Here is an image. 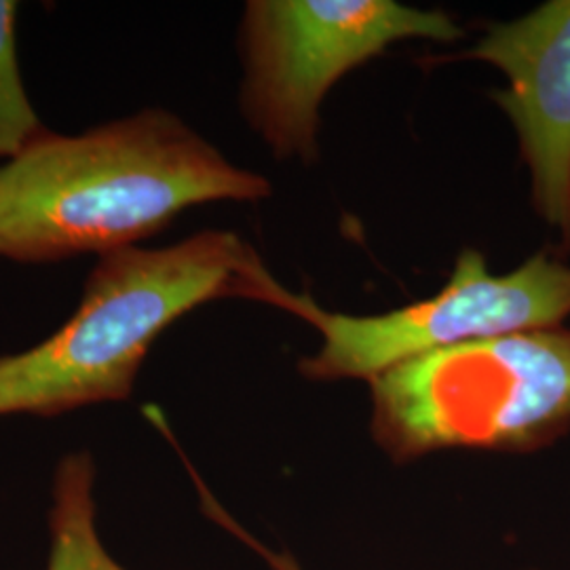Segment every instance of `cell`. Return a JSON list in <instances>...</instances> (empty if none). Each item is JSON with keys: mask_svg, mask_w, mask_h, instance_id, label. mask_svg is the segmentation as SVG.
Here are the masks:
<instances>
[{"mask_svg": "<svg viewBox=\"0 0 570 570\" xmlns=\"http://www.w3.org/2000/svg\"><path fill=\"white\" fill-rule=\"evenodd\" d=\"M271 197L176 115L148 108L81 136L45 129L0 165V258L23 265L112 254L209 202Z\"/></svg>", "mask_w": 570, "mask_h": 570, "instance_id": "1", "label": "cell"}, {"mask_svg": "<svg viewBox=\"0 0 570 570\" xmlns=\"http://www.w3.org/2000/svg\"><path fill=\"white\" fill-rule=\"evenodd\" d=\"M285 292L258 252L230 230L100 256L75 315L41 345L0 357V416H58L122 402L150 346L188 311L220 298L279 308Z\"/></svg>", "mask_w": 570, "mask_h": 570, "instance_id": "2", "label": "cell"}, {"mask_svg": "<svg viewBox=\"0 0 570 570\" xmlns=\"http://www.w3.org/2000/svg\"><path fill=\"white\" fill-rule=\"evenodd\" d=\"M372 438L395 463L440 450L532 452L570 429V330L431 351L370 381Z\"/></svg>", "mask_w": 570, "mask_h": 570, "instance_id": "3", "label": "cell"}, {"mask_svg": "<svg viewBox=\"0 0 570 570\" xmlns=\"http://www.w3.org/2000/svg\"><path fill=\"white\" fill-rule=\"evenodd\" d=\"M461 37L444 11L393 0H252L242 23V110L279 159L311 161L320 106L348 70L404 39Z\"/></svg>", "mask_w": 570, "mask_h": 570, "instance_id": "4", "label": "cell"}, {"mask_svg": "<svg viewBox=\"0 0 570 570\" xmlns=\"http://www.w3.org/2000/svg\"><path fill=\"white\" fill-rule=\"evenodd\" d=\"M279 308L320 330V351L301 362L308 381H372L407 360L469 341L551 330L570 315V266L546 252L508 275L465 247L449 284L435 296L383 315H346L308 294L285 292Z\"/></svg>", "mask_w": 570, "mask_h": 570, "instance_id": "5", "label": "cell"}, {"mask_svg": "<svg viewBox=\"0 0 570 570\" xmlns=\"http://www.w3.org/2000/svg\"><path fill=\"white\" fill-rule=\"evenodd\" d=\"M446 60L489 61L505 72L510 87L492 100L518 131L537 214L570 252V0L492 23L475 47Z\"/></svg>", "mask_w": 570, "mask_h": 570, "instance_id": "6", "label": "cell"}, {"mask_svg": "<svg viewBox=\"0 0 570 570\" xmlns=\"http://www.w3.org/2000/svg\"><path fill=\"white\" fill-rule=\"evenodd\" d=\"M94 482L96 465L87 450L61 459L49 511L51 551L47 570H125L108 556L98 537Z\"/></svg>", "mask_w": 570, "mask_h": 570, "instance_id": "7", "label": "cell"}, {"mask_svg": "<svg viewBox=\"0 0 570 570\" xmlns=\"http://www.w3.org/2000/svg\"><path fill=\"white\" fill-rule=\"evenodd\" d=\"M18 2L0 0V159H16L45 127L28 100L18 60Z\"/></svg>", "mask_w": 570, "mask_h": 570, "instance_id": "8", "label": "cell"}, {"mask_svg": "<svg viewBox=\"0 0 570 570\" xmlns=\"http://www.w3.org/2000/svg\"><path fill=\"white\" fill-rule=\"evenodd\" d=\"M265 551L266 560L271 562V567L275 570H303L298 564H296V560L294 558H289V556H284V553H271V551Z\"/></svg>", "mask_w": 570, "mask_h": 570, "instance_id": "9", "label": "cell"}]
</instances>
